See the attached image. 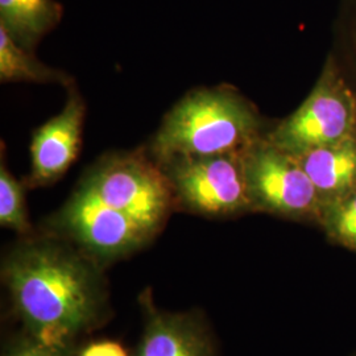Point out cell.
<instances>
[{"label": "cell", "mask_w": 356, "mask_h": 356, "mask_svg": "<svg viewBox=\"0 0 356 356\" xmlns=\"http://www.w3.org/2000/svg\"><path fill=\"white\" fill-rule=\"evenodd\" d=\"M106 269L74 243L41 229L7 250L0 276L24 332L78 350L111 318Z\"/></svg>", "instance_id": "obj_1"}, {"label": "cell", "mask_w": 356, "mask_h": 356, "mask_svg": "<svg viewBox=\"0 0 356 356\" xmlns=\"http://www.w3.org/2000/svg\"><path fill=\"white\" fill-rule=\"evenodd\" d=\"M251 103L227 88L191 91L166 114L151 143L156 163L175 157L245 152L261 140Z\"/></svg>", "instance_id": "obj_2"}, {"label": "cell", "mask_w": 356, "mask_h": 356, "mask_svg": "<svg viewBox=\"0 0 356 356\" xmlns=\"http://www.w3.org/2000/svg\"><path fill=\"white\" fill-rule=\"evenodd\" d=\"M76 191L157 234L176 210L161 166L144 149L104 156L85 173Z\"/></svg>", "instance_id": "obj_3"}, {"label": "cell", "mask_w": 356, "mask_h": 356, "mask_svg": "<svg viewBox=\"0 0 356 356\" xmlns=\"http://www.w3.org/2000/svg\"><path fill=\"white\" fill-rule=\"evenodd\" d=\"M243 153L175 157L157 163L169 182L176 210L214 219L254 211Z\"/></svg>", "instance_id": "obj_4"}, {"label": "cell", "mask_w": 356, "mask_h": 356, "mask_svg": "<svg viewBox=\"0 0 356 356\" xmlns=\"http://www.w3.org/2000/svg\"><path fill=\"white\" fill-rule=\"evenodd\" d=\"M42 229L74 243L108 268L148 247L157 232L134 218L114 211L74 191Z\"/></svg>", "instance_id": "obj_5"}, {"label": "cell", "mask_w": 356, "mask_h": 356, "mask_svg": "<svg viewBox=\"0 0 356 356\" xmlns=\"http://www.w3.org/2000/svg\"><path fill=\"white\" fill-rule=\"evenodd\" d=\"M243 163L254 211L319 222L318 191L293 154L266 138L243 153Z\"/></svg>", "instance_id": "obj_6"}, {"label": "cell", "mask_w": 356, "mask_h": 356, "mask_svg": "<svg viewBox=\"0 0 356 356\" xmlns=\"http://www.w3.org/2000/svg\"><path fill=\"white\" fill-rule=\"evenodd\" d=\"M356 136V99L341 78L327 70L310 95L282 120L267 140L293 156Z\"/></svg>", "instance_id": "obj_7"}, {"label": "cell", "mask_w": 356, "mask_h": 356, "mask_svg": "<svg viewBox=\"0 0 356 356\" xmlns=\"http://www.w3.org/2000/svg\"><path fill=\"white\" fill-rule=\"evenodd\" d=\"M138 302L141 337L135 356H219L216 332L200 309H163L151 288L139 294Z\"/></svg>", "instance_id": "obj_8"}, {"label": "cell", "mask_w": 356, "mask_h": 356, "mask_svg": "<svg viewBox=\"0 0 356 356\" xmlns=\"http://www.w3.org/2000/svg\"><path fill=\"white\" fill-rule=\"evenodd\" d=\"M86 106L81 94L69 86L63 111L38 128L31 141L28 188L49 186L64 176L81 149Z\"/></svg>", "instance_id": "obj_9"}, {"label": "cell", "mask_w": 356, "mask_h": 356, "mask_svg": "<svg viewBox=\"0 0 356 356\" xmlns=\"http://www.w3.org/2000/svg\"><path fill=\"white\" fill-rule=\"evenodd\" d=\"M294 157L318 191L322 207L356 188V136Z\"/></svg>", "instance_id": "obj_10"}, {"label": "cell", "mask_w": 356, "mask_h": 356, "mask_svg": "<svg viewBox=\"0 0 356 356\" xmlns=\"http://www.w3.org/2000/svg\"><path fill=\"white\" fill-rule=\"evenodd\" d=\"M63 16L64 7L57 0H0V26L26 51H35Z\"/></svg>", "instance_id": "obj_11"}, {"label": "cell", "mask_w": 356, "mask_h": 356, "mask_svg": "<svg viewBox=\"0 0 356 356\" xmlns=\"http://www.w3.org/2000/svg\"><path fill=\"white\" fill-rule=\"evenodd\" d=\"M15 42L8 32L0 26V81L60 83L72 86L73 81L64 72L49 67L33 54Z\"/></svg>", "instance_id": "obj_12"}, {"label": "cell", "mask_w": 356, "mask_h": 356, "mask_svg": "<svg viewBox=\"0 0 356 356\" xmlns=\"http://www.w3.org/2000/svg\"><path fill=\"white\" fill-rule=\"evenodd\" d=\"M26 184L13 177L3 160L0 165V226L26 236L35 229L29 220L26 201Z\"/></svg>", "instance_id": "obj_13"}, {"label": "cell", "mask_w": 356, "mask_h": 356, "mask_svg": "<svg viewBox=\"0 0 356 356\" xmlns=\"http://www.w3.org/2000/svg\"><path fill=\"white\" fill-rule=\"evenodd\" d=\"M318 223L331 242L356 252V188L325 204Z\"/></svg>", "instance_id": "obj_14"}, {"label": "cell", "mask_w": 356, "mask_h": 356, "mask_svg": "<svg viewBox=\"0 0 356 356\" xmlns=\"http://www.w3.org/2000/svg\"><path fill=\"white\" fill-rule=\"evenodd\" d=\"M76 350L44 343L36 338L23 334L8 346L4 356H74Z\"/></svg>", "instance_id": "obj_15"}, {"label": "cell", "mask_w": 356, "mask_h": 356, "mask_svg": "<svg viewBox=\"0 0 356 356\" xmlns=\"http://www.w3.org/2000/svg\"><path fill=\"white\" fill-rule=\"evenodd\" d=\"M74 356H129L126 348L115 341H94L76 350Z\"/></svg>", "instance_id": "obj_16"}]
</instances>
